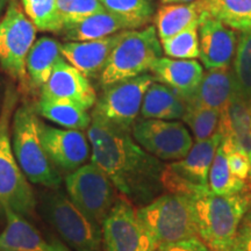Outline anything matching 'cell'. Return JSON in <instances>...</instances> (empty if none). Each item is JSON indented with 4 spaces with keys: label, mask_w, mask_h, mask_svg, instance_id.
Returning a JSON list of instances; mask_svg holds the SVG:
<instances>
[{
    "label": "cell",
    "mask_w": 251,
    "mask_h": 251,
    "mask_svg": "<svg viewBox=\"0 0 251 251\" xmlns=\"http://www.w3.org/2000/svg\"><path fill=\"white\" fill-rule=\"evenodd\" d=\"M103 11L106 8L99 0H57V13L62 31L71 25Z\"/></svg>",
    "instance_id": "34"
},
{
    "label": "cell",
    "mask_w": 251,
    "mask_h": 251,
    "mask_svg": "<svg viewBox=\"0 0 251 251\" xmlns=\"http://www.w3.org/2000/svg\"><path fill=\"white\" fill-rule=\"evenodd\" d=\"M200 59L207 70L230 68L237 47L236 31L207 13L198 28Z\"/></svg>",
    "instance_id": "16"
},
{
    "label": "cell",
    "mask_w": 251,
    "mask_h": 251,
    "mask_svg": "<svg viewBox=\"0 0 251 251\" xmlns=\"http://www.w3.org/2000/svg\"><path fill=\"white\" fill-rule=\"evenodd\" d=\"M250 108H251V98H250Z\"/></svg>",
    "instance_id": "41"
},
{
    "label": "cell",
    "mask_w": 251,
    "mask_h": 251,
    "mask_svg": "<svg viewBox=\"0 0 251 251\" xmlns=\"http://www.w3.org/2000/svg\"><path fill=\"white\" fill-rule=\"evenodd\" d=\"M131 135L142 148L161 161H180L193 146V137L177 120H136Z\"/></svg>",
    "instance_id": "13"
},
{
    "label": "cell",
    "mask_w": 251,
    "mask_h": 251,
    "mask_svg": "<svg viewBox=\"0 0 251 251\" xmlns=\"http://www.w3.org/2000/svg\"><path fill=\"white\" fill-rule=\"evenodd\" d=\"M199 25H193L175 36L161 41L163 52L174 59H197L200 57Z\"/></svg>",
    "instance_id": "32"
},
{
    "label": "cell",
    "mask_w": 251,
    "mask_h": 251,
    "mask_svg": "<svg viewBox=\"0 0 251 251\" xmlns=\"http://www.w3.org/2000/svg\"><path fill=\"white\" fill-rule=\"evenodd\" d=\"M236 89L233 69H211L203 74L194 96L186 103L222 112Z\"/></svg>",
    "instance_id": "20"
},
{
    "label": "cell",
    "mask_w": 251,
    "mask_h": 251,
    "mask_svg": "<svg viewBox=\"0 0 251 251\" xmlns=\"http://www.w3.org/2000/svg\"><path fill=\"white\" fill-rule=\"evenodd\" d=\"M208 186L211 192L218 196L242 193L246 190L247 181L238 179L231 174L228 165L227 152L222 143H220L213 159L208 176Z\"/></svg>",
    "instance_id": "28"
},
{
    "label": "cell",
    "mask_w": 251,
    "mask_h": 251,
    "mask_svg": "<svg viewBox=\"0 0 251 251\" xmlns=\"http://www.w3.org/2000/svg\"><path fill=\"white\" fill-rule=\"evenodd\" d=\"M36 112L42 118L61 126L65 129L85 130L90 127L92 121V118L86 109L68 102L50 101L40 98Z\"/></svg>",
    "instance_id": "26"
},
{
    "label": "cell",
    "mask_w": 251,
    "mask_h": 251,
    "mask_svg": "<svg viewBox=\"0 0 251 251\" xmlns=\"http://www.w3.org/2000/svg\"><path fill=\"white\" fill-rule=\"evenodd\" d=\"M162 43L155 26L125 30L99 75L100 84L107 87L147 74L156 59L162 57Z\"/></svg>",
    "instance_id": "5"
},
{
    "label": "cell",
    "mask_w": 251,
    "mask_h": 251,
    "mask_svg": "<svg viewBox=\"0 0 251 251\" xmlns=\"http://www.w3.org/2000/svg\"><path fill=\"white\" fill-rule=\"evenodd\" d=\"M198 1V0H161L163 5H170V4H188V2Z\"/></svg>",
    "instance_id": "39"
},
{
    "label": "cell",
    "mask_w": 251,
    "mask_h": 251,
    "mask_svg": "<svg viewBox=\"0 0 251 251\" xmlns=\"http://www.w3.org/2000/svg\"><path fill=\"white\" fill-rule=\"evenodd\" d=\"M50 251H72L69 249L67 246H64L62 242H59L58 240H54L52 238L50 241Z\"/></svg>",
    "instance_id": "38"
},
{
    "label": "cell",
    "mask_w": 251,
    "mask_h": 251,
    "mask_svg": "<svg viewBox=\"0 0 251 251\" xmlns=\"http://www.w3.org/2000/svg\"><path fill=\"white\" fill-rule=\"evenodd\" d=\"M17 97L6 91L0 113V214L11 209L19 214L31 215L36 200L29 181L21 171L12 148L9 125L14 113Z\"/></svg>",
    "instance_id": "4"
},
{
    "label": "cell",
    "mask_w": 251,
    "mask_h": 251,
    "mask_svg": "<svg viewBox=\"0 0 251 251\" xmlns=\"http://www.w3.org/2000/svg\"><path fill=\"white\" fill-rule=\"evenodd\" d=\"M40 91L41 99L72 103L86 111L93 108L98 100L89 78L67 59L58 63L48 81Z\"/></svg>",
    "instance_id": "15"
},
{
    "label": "cell",
    "mask_w": 251,
    "mask_h": 251,
    "mask_svg": "<svg viewBox=\"0 0 251 251\" xmlns=\"http://www.w3.org/2000/svg\"><path fill=\"white\" fill-rule=\"evenodd\" d=\"M186 101L164 84L153 81L147 90L141 107L143 119L181 120L186 113Z\"/></svg>",
    "instance_id": "24"
},
{
    "label": "cell",
    "mask_w": 251,
    "mask_h": 251,
    "mask_svg": "<svg viewBox=\"0 0 251 251\" xmlns=\"http://www.w3.org/2000/svg\"><path fill=\"white\" fill-rule=\"evenodd\" d=\"M222 135L216 133L211 139L196 142L180 161L165 165L162 184L169 193L196 197L208 192V176Z\"/></svg>",
    "instance_id": "8"
},
{
    "label": "cell",
    "mask_w": 251,
    "mask_h": 251,
    "mask_svg": "<svg viewBox=\"0 0 251 251\" xmlns=\"http://www.w3.org/2000/svg\"><path fill=\"white\" fill-rule=\"evenodd\" d=\"M221 143L224 144L227 152L228 165L231 174L238 179L247 181L251 177V162L246 153L238 150L233 141L228 137L222 136Z\"/></svg>",
    "instance_id": "35"
},
{
    "label": "cell",
    "mask_w": 251,
    "mask_h": 251,
    "mask_svg": "<svg viewBox=\"0 0 251 251\" xmlns=\"http://www.w3.org/2000/svg\"><path fill=\"white\" fill-rule=\"evenodd\" d=\"M231 251H251V203L238 227Z\"/></svg>",
    "instance_id": "36"
},
{
    "label": "cell",
    "mask_w": 251,
    "mask_h": 251,
    "mask_svg": "<svg viewBox=\"0 0 251 251\" xmlns=\"http://www.w3.org/2000/svg\"><path fill=\"white\" fill-rule=\"evenodd\" d=\"M219 133L233 141L238 150L251 162V108L250 101L235 89L227 106L221 112ZM251 178V177H250Z\"/></svg>",
    "instance_id": "19"
},
{
    "label": "cell",
    "mask_w": 251,
    "mask_h": 251,
    "mask_svg": "<svg viewBox=\"0 0 251 251\" xmlns=\"http://www.w3.org/2000/svg\"><path fill=\"white\" fill-rule=\"evenodd\" d=\"M106 11L129 23L134 29L147 26L153 15L152 0H99Z\"/></svg>",
    "instance_id": "29"
},
{
    "label": "cell",
    "mask_w": 251,
    "mask_h": 251,
    "mask_svg": "<svg viewBox=\"0 0 251 251\" xmlns=\"http://www.w3.org/2000/svg\"><path fill=\"white\" fill-rule=\"evenodd\" d=\"M102 244L105 251H156L158 246L125 197L118 198L103 221Z\"/></svg>",
    "instance_id": "12"
},
{
    "label": "cell",
    "mask_w": 251,
    "mask_h": 251,
    "mask_svg": "<svg viewBox=\"0 0 251 251\" xmlns=\"http://www.w3.org/2000/svg\"><path fill=\"white\" fill-rule=\"evenodd\" d=\"M12 148L29 183L57 188L62 178L50 162L40 135V119L33 106L24 103L12 117Z\"/></svg>",
    "instance_id": "3"
},
{
    "label": "cell",
    "mask_w": 251,
    "mask_h": 251,
    "mask_svg": "<svg viewBox=\"0 0 251 251\" xmlns=\"http://www.w3.org/2000/svg\"><path fill=\"white\" fill-rule=\"evenodd\" d=\"M47 218L62 240L75 251H102V229L91 222L61 191L45 198Z\"/></svg>",
    "instance_id": "10"
},
{
    "label": "cell",
    "mask_w": 251,
    "mask_h": 251,
    "mask_svg": "<svg viewBox=\"0 0 251 251\" xmlns=\"http://www.w3.org/2000/svg\"><path fill=\"white\" fill-rule=\"evenodd\" d=\"M207 13L203 0L188 4L163 5L155 17L157 35L161 41L175 36L193 25H200Z\"/></svg>",
    "instance_id": "21"
},
{
    "label": "cell",
    "mask_w": 251,
    "mask_h": 251,
    "mask_svg": "<svg viewBox=\"0 0 251 251\" xmlns=\"http://www.w3.org/2000/svg\"><path fill=\"white\" fill-rule=\"evenodd\" d=\"M237 89L250 101L251 98V31L240 33L233 61Z\"/></svg>",
    "instance_id": "33"
},
{
    "label": "cell",
    "mask_w": 251,
    "mask_h": 251,
    "mask_svg": "<svg viewBox=\"0 0 251 251\" xmlns=\"http://www.w3.org/2000/svg\"><path fill=\"white\" fill-rule=\"evenodd\" d=\"M156 251H212L200 237H190L186 240L157 246Z\"/></svg>",
    "instance_id": "37"
},
{
    "label": "cell",
    "mask_w": 251,
    "mask_h": 251,
    "mask_svg": "<svg viewBox=\"0 0 251 251\" xmlns=\"http://www.w3.org/2000/svg\"><path fill=\"white\" fill-rule=\"evenodd\" d=\"M63 59L65 58L61 52V43L47 36L36 40L26 61L28 83L31 89L41 90Z\"/></svg>",
    "instance_id": "23"
},
{
    "label": "cell",
    "mask_w": 251,
    "mask_h": 251,
    "mask_svg": "<svg viewBox=\"0 0 251 251\" xmlns=\"http://www.w3.org/2000/svg\"><path fill=\"white\" fill-rule=\"evenodd\" d=\"M6 227L0 234V251H50L39 231L24 215L11 211L5 212Z\"/></svg>",
    "instance_id": "22"
},
{
    "label": "cell",
    "mask_w": 251,
    "mask_h": 251,
    "mask_svg": "<svg viewBox=\"0 0 251 251\" xmlns=\"http://www.w3.org/2000/svg\"><path fill=\"white\" fill-rule=\"evenodd\" d=\"M124 33L125 30L105 39L92 41H67L61 45V52L63 57L84 76L93 77L101 74Z\"/></svg>",
    "instance_id": "17"
},
{
    "label": "cell",
    "mask_w": 251,
    "mask_h": 251,
    "mask_svg": "<svg viewBox=\"0 0 251 251\" xmlns=\"http://www.w3.org/2000/svg\"><path fill=\"white\" fill-rule=\"evenodd\" d=\"M25 14L36 29L61 33L62 25L57 13V0H21Z\"/></svg>",
    "instance_id": "31"
},
{
    "label": "cell",
    "mask_w": 251,
    "mask_h": 251,
    "mask_svg": "<svg viewBox=\"0 0 251 251\" xmlns=\"http://www.w3.org/2000/svg\"><path fill=\"white\" fill-rule=\"evenodd\" d=\"M36 41V27L15 0H12L0 20V63L5 71L27 87L26 61Z\"/></svg>",
    "instance_id": "9"
},
{
    "label": "cell",
    "mask_w": 251,
    "mask_h": 251,
    "mask_svg": "<svg viewBox=\"0 0 251 251\" xmlns=\"http://www.w3.org/2000/svg\"><path fill=\"white\" fill-rule=\"evenodd\" d=\"M198 236L212 251H231L238 227L249 208L247 194L218 196L208 192L192 198Z\"/></svg>",
    "instance_id": "2"
},
{
    "label": "cell",
    "mask_w": 251,
    "mask_h": 251,
    "mask_svg": "<svg viewBox=\"0 0 251 251\" xmlns=\"http://www.w3.org/2000/svg\"><path fill=\"white\" fill-rule=\"evenodd\" d=\"M91 118L87 128L91 162L107 175L126 199L136 205L146 206L161 196L165 169L161 159L146 151L130 131Z\"/></svg>",
    "instance_id": "1"
},
{
    "label": "cell",
    "mask_w": 251,
    "mask_h": 251,
    "mask_svg": "<svg viewBox=\"0 0 251 251\" xmlns=\"http://www.w3.org/2000/svg\"><path fill=\"white\" fill-rule=\"evenodd\" d=\"M136 213L157 244L198 236L192 197L168 192L136 208Z\"/></svg>",
    "instance_id": "6"
},
{
    "label": "cell",
    "mask_w": 251,
    "mask_h": 251,
    "mask_svg": "<svg viewBox=\"0 0 251 251\" xmlns=\"http://www.w3.org/2000/svg\"><path fill=\"white\" fill-rule=\"evenodd\" d=\"M40 135L47 155L56 169L69 175L89 159L91 146L84 131L51 127L40 120Z\"/></svg>",
    "instance_id": "14"
},
{
    "label": "cell",
    "mask_w": 251,
    "mask_h": 251,
    "mask_svg": "<svg viewBox=\"0 0 251 251\" xmlns=\"http://www.w3.org/2000/svg\"><path fill=\"white\" fill-rule=\"evenodd\" d=\"M5 1L6 0H0V13H1V9H2V7H4Z\"/></svg>",
    "instance_id": "40"
},
{
    "label": "cell",
    "mask_w": 251,
    "mask_h": 251,
    "mask_svg": "<svg viewBox=\"0 0 251 251\" xmlns=\"http://www.w3.org/2000/svg\"><path fill=\"white\" fill-rule=\"evenodd\" d=\"M155 80L152 75L143 74L105 87V92L97 100L91 117L99 118L131 133L141 113L144 94Z\"/></svg>",
    "instance_id": "11"
},
{
    "label": "cell",
    "mask_w": 251,
    "mask_h": 251,
    "mask_svg": "<svg viewBox=\"0 0 251 251\" xmlns=\"http://www.w3.org/2000/svg\"><path fill=\"white\" fill-rule=\"evenodd\" d=\"M68 197L80 212L102 229V224L114 206L117 188L99 166L84 164L65 178Z\"/></svg>",
    "instance_id": "7"
},
{
    "label": "cell",
    "mask_w": 251,
    "mask_h": 251,
    "mask_svg": "<svg viewBox=\"0 0 251 251\" xmlns=\"http://www.w3.org/2000/svg\"><path fill=\"white\" fill-rule=\"evenodd\" d=\"M186 105V113L181 120L188 126L197 142L211 139L213 135L218 133L221 112L188 103Z\"/></svg>",
    "instance_id": "30"
},
{
    "label": "cell",
    "mask_w": 251,
    "mask_h": 251,
    "mask_svg": "<svg viewBox=\"0 0 251 251\" xmlns=\"http://www.w3.org/2000/svg\"><path fill=\"white\" fill-rule=\"evenodd\" d=\"M150 72L156 81L169 86L185 101L196 93L203 77V68L197 59H174L159 57L152 64Z\"/></svg>",
    "instance_id": "18"
},
{
    "label": "cell",
    "mask_w": 251,
    "mask_h": 251,
    "mask_svg": "<svg viewBox=\"0 0 251 251\" xmlns=\"http://www.w3.org/2000/svg\"><path fill=\"white\" fill-rule=\"evenodd\" d=\"M133 29L134 27L124 19L103 11L67 27L63 30V35L67 41H92Z\"/></svg>",
    "instance_id": "25"
},
{
    "label": "cell",
    "mask_w": 251,
    "mask_h": 251,
    "mask_svg": "<svg viewBox=\"0 0 251 251\" xmlns=\"http://www.w3.org/2000/svg\"><path fill=\"white\" fill-rule=\"evenodd\" d=\"M211 17L235 31H251V0H203Z\"/></svg>",
    "instance_id": "27"
}]
</instances>
